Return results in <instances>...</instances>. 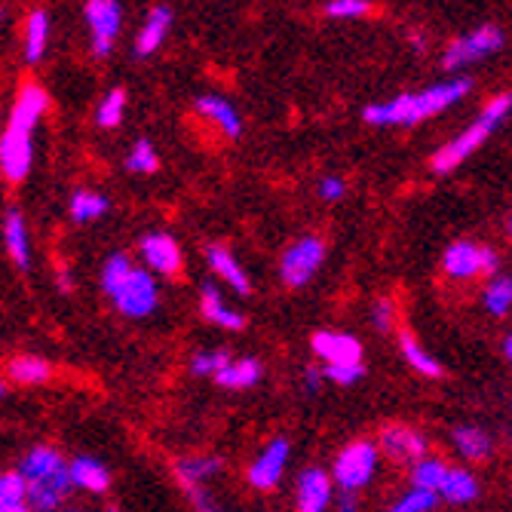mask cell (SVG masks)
Instances as JSON below:
<instances>
[{"mask_svg":"<svg viewBox=\"0 0 512 512\" xmlns=\"http://www.w3.org/2000/svg\"><path fill=\"white\" fill-rule=\"evenodd\" d=\"M470 89H473L470 77H454V80L436 83L421 92H405V96H396L393 102L368 105L362 111V117L371 126H414V123L448 111L451 105H457L463 96H467Z\"/></svg>","mask_w":512,"mask_h":512,"instance_id":"1","label":"cell"},{"mask_svg":"<svg viewBox=\"0 0 512 512\" xmlns=\"http://www.w3.org/2000/svg\"><path fill=\"white\" fill-rule=\"evenodd\" d=\"M102 289L111 298V304L129 319L151 316L160 304L157 279L145 267H135L132 258L123 252L111 255L102 264Z\"/></svg>","mask_w":512,"mask_h":512,"instance_id":"2","label":"cell"},{"mask_svg":"<svg viewBox=\"0 0 512 512\" xmlns=\"http://www.w3.org/2000/svg\"><path fill=\"white\" fill-rule=\"evenodd\" d=\"M509 105H512V102H509L506 92H503V96H494V99L485 105L482 117H479L473 126H467L457 138H451L448 145H442V148L433 154V172L448 175V172H454L463 160H470V157L488 142V135L509 117Z\"/></svg>","mask_w":512,"mask_h":512,"instance_id":"3","label":"cell"},{"mask_svg":"<svg viewBox=\"0 0 512 512\" xmlns=\"http://www.w3.org/2000/svg\"><path fill=\"white\" fill-rule=\"evenodd\" d=\"M378 460H381V451L375 442H353L335 457V467L329 476L341 491L356 494L359 488H365L371 482V476H375Z\"/></svg>","mask_w":512,"mask_h":512,"instance_id":"4","label":"cell"},{"mask_svg":"<svg viewBox=\"0 0 512 512\" xmlns=\"http://www.w3.org/2000/svg\"><path fill=\"white\" fill-rule=\"evenodd\" d=\"M322 261H325V243L319 237H301L298 243H292L283 252V261H279V276H283L286 286L301 289L316 276Z\"/></svg>","mask_w":512,"mask_h":512,"instance_id":"5","label":"cell"},{"mask_svg":"<svg viewBox=\"0 0 512 512\" xmlns=\"http://www.w3.org/2000/svg\"><path fill=\"white\" fill-rule=\"evenodd\" d=\"M500 46H503V31L494 28V25H482V28H476L473 34L454 40V43L448 46V53H445L442 65H445L448 71H460V68H467V65H473V62H482V59L494 56V53L500 50Z\"/></svg>","mask_w":512,"mask_h":512,"instance_id":"6","label":"cell"},{"mask_svg":"<svg viewBox=\"0 0 512 512\" xmlns=\"http://www.w3.org/2000/svg\"><path fill=\"white\" fill-rule=\"evenodd\" d=\"M497 252L494 249H485L479 243H470V240H460L454 246L445 249L442 255V270L451 276V279H476L482 273H491L497 270Z\"/></svg>","mask_w":512,"mask_h":512,"instance_id":"7","label":"cell"},{"mask_svg":"<svg viewBox=\"0 0 512 512\" xmlns=\"http://www.w3.org/2000/svg\"><path fill=\"white\" fill-rule=\"evenodd\" d=\"M34 129L16 126L10 123L4 138H0V175L7 181H25L31 172V160H34Z\"/></svg>","mask_w":512,"mask_h":512,"instance_id":"8","label":"cell"},{"mask_svg":"<svg viewBox=\"0 0 512 512\" xmlns=\"http://www.w3.org/2000/svg\"><path fill=\"white\" fill-rule=\"evenodd\" d=\"M83 16L89 22L92 31V50H96L99 59H105L111 53V46L120 34L123 25V10L117 0H86Z\"/></svg>","mask_w":512,"mask_h":512,"instance_id":"9","label":"cell"},{"mask_svg":"<svg viewBox=\"0 0 512 512\" xmlns=\"http://www.w3.org/2000/svg\"><path fill=\"white\" fill-rule=\"evenodd\" d=\"M289 457H292L289 439H273V442L255 457L252 467H249V473H246L249 485L258 488V491L276 488L279 479H283V473H286V467H289Z\"/></svg>","mask_w":512,"mask_h":512,"instance_id":"10","label":"cell"},{"mask_svg":"<svg viewBox=\"0 0 512 512\" xmlns=\"http://www.w3.org/2000/svg\"><path fill=\"white\" fill-rule=\"evenodd\" d=\"M332 500H335V482L325 470L310 467L298 476V482H295L298 512H325L332 506Z\"/></svg>","mask_w":512,"mask_h":512,"instance_id":"11","label":"cell"},{"mask_svg":"<svg viewBox=\"0 0 512 512\" xmlns=\"http://www.w3.org/2000/svg\"><path fill=\"white\" fill-rule=\"evenodd\" d=\"M138 249H142L145 267H151L160 276H175L184 264L181 246L169 234H145L142 243H138Z\"/></svg>","mask_w":512,"mask_h":512,"instance_id":"12","label":"cell"},{"mask_svg":"<svg viewBox=\"0 0 512 512\" xmlns=\"http://www.w3.org/2000/svg\"><path fill=\"white\" fill-rule=\"evenodd\" d=\"M381 451L393 460H421L427 457V439L424 433H417L414 427L405 424H390L381 430Z\"/></svg>","mask_w":512,"mask_h":512,"instance_id":"13","label":"cell"},{"mask_svg":"<svg viewBox=\"0 0 512 512\" xmlns=\"http://www.w3.org/2000/svg\"><path fill=\"white\" fill-rule=\"evenodd\" d=\"M313 353L325 365H356V362H362V344L344 332H316L313 335Z\"/></svg>","mask_w":512,"mask_h":512,"instance_id":"14","label":"cell"},{"mask_svg":"<svg viewBox=\"0 0 512 512\" xmlns=\"http://www.w3.org/2000/svg\"><path fill=\"white\" fill-rule=\"evenodd\" d=\"M71 494V479H68V467L43 482H31L25 503H31L34 512H59L65 506V497Z\"/></svg>","mask_w":512,"mask_h":512,"instance_id":"15","label":"cell"},{"mask_svg":"<svg viewBox=\"0 0 512 512\" xmlns=\"http://www.w3.org/2000/svg\"><path fill=\"white\" fill-rule=\"evenodd\" d=\"M206 261H209L212 273L221 279V283H224L227 289H234L237 295H249V292H252V283H249L246 270L240 267L237 255L230 252L227 246H209V249H206Z\"/></svg>","mask_w":512,"mask_h":512,"instance_id":"16","label":"cell"},{"mask_svg":"<svg viewBox=\"0 0 512 512\" xmlns=\"http://www.w3.org/2000/svg\"><path fill=\"white\" fill-rule=\"evenodd\" d=\"M200 313H203V319L218 325V329H227V332H243L246 329V316L240 310L230 307L215 286H203V292H200Z\"/></svg>","mask_w":512,"mask_h":512,"instance_id":"17","label":"cell"},{"mask_svg":"<svg viewBox=\"0 0 512 512\" xmlns=\"http://www.w3.org/2000/svg\"><path fill=\"white\" fill-rule=\"evenodd\" d=\"M169 28H172V10L163 7V4L154 7V10L148 13V19H145L142 31H138V37H135V56H138V59L154 56V53L160 50V46H163Z\"/></svg>","mask_w":512,"mask_h":512,"instance_id":"18","label":"cell"},{"mask_svg":"<svg viewBox=\"0 0 512 512\" xmlns=\"http://www.w3.org/2000/svg\"><path fill=\"white\" fill-rule=\"evenodd\" d=\"M68 479L71 488H83L89 494H105L111 488V473L102 460L96 457H77L68 463Z\"/></svg>","mask_w":512,"mask_h":512,"instance_id":"19","label":"cell"},{"mask_svg":"<svg viewBox=\"0 0 512 512\" xmlns=\"http://www.w3.org/2000/svg\"><path fill=\"white\" fill-rule=\"evenodd\" d=\"M65 467H68V463L62 460V454H59L56 448L37 445V448H31V451L22 457L19 476L25 479V485H31V482H43V479H50V476L62 473Z\"/></svg>","mask_w":512,"mask_h":512,"instance_id":"20","label":"cell"},{"mask_svg":"<svg viewBox=\"0 0 512 512\" xmlns=\"http://www.w3.org/2000/svg\"><path fill=\"white\" fill-rule=\"evenodd\" d=\"M221 473V460L215 454H191L175 460V476L184 488H206L209 479Z\"/></svg>","mask_w":512,"mask_h":512,"instance_id":"21","label":"cell"},{"mask_svg":"<svg viewBox=\"0 0 512 512\" xmlns=\"http://www.w3.org/2000/svg\"><path fill=\"white\" fill-rule=\"evenodd\" d=\"M50 108V96H46V89L37 86V83H25L19 99L13 105V114H10V123L16 126H25V129H34L40 123V117Z\"/></svg>","mask_w":512,"mask_h":512,"instance_id":"22","label":"cell"},{"mask_svg":"<svg viewBox=\"0 0 512 512\" xmlns=\"http://www.w3.org/2000/svg\"><path fill=\"white\" fill-rule=\"evenodd\" d=\"M197 111H200L203 117L215 120L218 129H221L227 138H240V132H243V117H240V111H237L234 105H230L224 96H200V99H197Z\"/></svg>","mask_w":512,"mask_h":512,"instance_id":"23","label":"cell"},{"mask_svg":"<svg viewBox=\"0 0 512 512\" xmlns=\"http://www.w3.org/2000/svg\"><path fill=\"white\" fill-rule=\"evenodd\" d=\"M4 246L7 255L16 261V267H31V243H28V227L19 209H10L4 215Z\"/></svg>","mask_w":512,"mask_h":512,"instance_id":"24","label":"cell"},{"mask_svg":"<svg viewBox=\"0 0 512 512\" xmlns=\"http://www.w3.org/2000/svg\"><path fill=\"white\" fill-rule=\"evenodd\" d=\"M399 350H402V359L417 371V375H424V378H442L445 375L442 362L421 341H417L411 332H402L399 335Z\"/></svg>","mask_w":512,"mask_h":512,"instance_id":"25","label":"cell"},{"mask_svg":"<svg viewBox=\"0 0 512 512\" xmlns=\"http://www.w3.org/2000/svg\"><path fill=\"white\" fill-rule=\"evenodd\" d=\"M258 381H261V362L258 359H230L215 375V384L224 390H249Z\"/></svg>","mask_w":512,"mask_h":512,"instance_id":"26","label":"cell"},{"mask_svg":"<svg viewBox=\"0 0 512 512\" xmlns=\"http://www.w3.org/2000/svg\"><path fill=\"white\" fill-rule=\"evenodd\" d=\"M451 442H454L457 454L467 460H488L494 451V439L482 427H454Z\"/></svg>","mask_w":512,"mask_h":512,"instance_id":"27","label":"cell"},{"mask_svg":"<svg viewBox=\"0 0 512 512\" xmlns=\"http://www.w3.org/2000/svg\"><path fill=\"white\" fill-rule=\"evenodd\" d=\"M436 497L448 500V503H473L479 497V479L467 470H448Z\"/></svg>","mask_w":512,"mask_h":512,"instance_id":"28","label":"cell"},{"mask_svg":"<svg viewBox=\"0 0 512 512\" xmlns=\"http://www.w3.org/2000/svg\"><path fill=\"white\" fill-rule=\"evenodd\" d=\"M53 375V365L40 359V356H16L10 362V378L16 384H25V387H34V384H46Z\"/></svg>","mask_w":512,"mask_h":512,"instance_id":"29","label":"cell"},{"mask_svg":"<svg viewBox=\"0 0 512 512\" xmlns=\"http://www.w3.org/2000/svg\"><path fill=\"white\" fill-rule=\"evenodd\" d=\"M46 37H50V16L43 10H34L25 25V59L34 65L46 53Z\"/></svg>","mask_w":512,"mask_h":512,"instance_id":"30","label":"cell"},{"mask_svg":"<svg viewBox=\"0 0 512 512\" xmlns=\"http://www.w3.org/2000/svg\"><path fill=\"white\" fill-rule=\"evenodd\" d=\"M448 473V463L439 460V457H421V460H414V470H411V485L414 488H421V491H430L436 494L442 479Z\"/></svg>","mask_w":512,"mask_h":512,"instance_id":"31","label":"cell"},{"mask_svg":"<svg viewBox=\"0 0 512 512\" xmlns=\"http://www.w3.org/2000/svg\"><path fill=\"white\" fill-rule=\"evenodd\" d=\"M108 209H111L108 197H102V194H96V191H77V194L71 197V218H74L77 224L96 221V218H102Z\"/></svg>","mask_w":512,"mask_h":512,"instance_id":"32","label":"cell"},{"mask_svg":"<svg viewBox=\"0 0 512 512\" xmlns=\"http://www.w3.org/2000/svg\"><path fill=\"white\" fill-rule=\"evenodd\" d=\"M485 307H488V313L497 316V319L509 313V307H512V279H509V276L491 279L488 289H485Z\"/></svg>","mask_w":512,"mask_h":512,"instance_id":"33","label":"cell"},{"mask_svg":"<svg viewBox=\"0 0 512 512\" xmlns=\"http://www.w3.org/2000/svg\"><path fill=\"white\" fill-rule=\"evenodd\" d=\"M126 169L138 172V175H151V172L160 169V157H157V151H154V145L148 142V138H138V142H135V148L126 157Z\"/></svg>","mask_w":512,"mask_h":512,"instance_id":"34","label":"cell"},{"mask_svg":"<svg viewBox=\"0 0 512 512\" xmlns=\"http://www.w3.org/2000/svg\"><path fill=\"white\" fill-rule=\"evenodd\" d=\"M28 485L19 473H0V509H19L25 506Z\"/></svg>","mask_w":512,"mask_h":512,"instance_id":"35","label":"cell"},{"mask_svg":"<svg viewBox=\"0 0 512 512\" xmlns=\"http://www.w3.org/2000/svg\"><path fill=\"white\" fill-rule=\"evenodd\" d=\"M123 111H126V92L123 89H111L108 96H105V102L99 105V126H105V129H114V126H120V120H123Z\"/></svg>","mask_w":512,"mask_h":512,"instance_id":"36","label":"cell"},{"mask_svg":"<svg viewBox=\"0 0 512 512\" xmlns=\"http://www.w3.org/2000/svg\"><path fill=\"white\" fill-rule=\"evenodd\" d=\"M230 362V353L224 350H203L191 359V371L197 378H215L218 371Z\"/></svg>","mask_w":512,"mask_h":512,"instance_id":"37","label":"cell"},{"mask_svg":"<svg viewBox=\"0 0 512 512\" xmlns=\"http://www.w3.org/2000/svg\"><path fill=\"white\" fill-rule=\"evenodd\" d=\"M436 500H439V497L430 494V491L411 488L408 494H402V497L390 506V512H433Z\"/></svg>","mask_w":512,"mask_h":512,"instance_id":"38","label":"cell"},{"mask_svg":"<svg viewBox=\"0 0 512 512\" xmlns=\"http://www.w3.org/2000/svg\"><path fill=\"white\" fill-rule=\"evenodd\" d=\"M362 375H365L362 362H356V365H322V378H329V381H335L341 387H350V384L362 381Z\"/></svg>","mask_w":512,"mask_h":512,"instance_id":"39","label":"cell"},{"mask_svg":"<svg viewBox=\"0 0 512 512\" xmlns=\"http://www.w3.org/2000/svg\"><path fill=\"white\" fill-rule=\"evenodd\" d=\"M368 10H371L368 0H329V7H325V13L332 19H359Z\"/></svg>","mask_w":512,"mask_h":512,"instance_id":"40","label":"cell"},{"mask_svg":"<svg viewBox=\"0 0 512 512\" xmlns=\"http://www.w3.org/2000/svg\"><path fill=\"white\" fill-rule=\"evenodd\" d=\"M393 322H396V307L390 298H378L371 304V325H375L378 332H390Z\"/></svg>","mask_w":512,"mask_h":512,"instance_id":"41","label":"cell"},{"mask_svg":"<svg viewBox=\"0 0 512 512\" xmlns=\"http://www.w3.org/2000/svg\"><path fill=\"white\" fill-rule=\"evenodd\" d=\"M344 194H347V181H344L341 175H325V178L319 181V197H322V200L335 203V200H341Z\"/></svg>","mask_w":512,"mask_h":512,"instance_id":"42","label":"cell"},{"mask_svg":"<svg viewBox=\"0 0 512 512\" xmlns=\"http://www.w3.org/2000/svg\"><path fill=\"white\" fill-rule=\"evenodd\" d=\"M188 497H191V503H194L197 512H230V509H224L206 488H188Z\"/></svg>","mask_w":512,"mask_h":512,"instance_id":"43","label":"cell"},{"mask_svg":"<svg viewBox=\"0 0 512 512\" xmlns=\"http://www.w3.org/2000/svg\"><path fill=\"white\" fill-rule=\"evenodd\" d=\"M322 381H325V378H322V368H307V371H304V384H307L310 393H316V390L322 387Z\"/></svg>","mask_w":512,"mask_h":512,"instance_id":"44","label":"cell"},{"mask_svg":"<svg viewBox=\"0 0 512 512\" xmlns=\"http://www.w3.org/2000/svg\"><path fill=\"white\" fill-rule=\"evenodd\" d=\"M335 506H338V512H356L359 506H356V494L353 491H341L338 494V500H335Z\"/></svg>","mask_w":512,"mask_h":512,"instance_id":"45","label":"cell"},{"mask_svg":"<svg viewBox=\"0 0 512 512\" xmlns=\"http://www.w3.org/2000/svg\"><path fill=\"white\" fill-rule=\"evenodd\" d=\"M500 350H503V359H509V356H512V338H509V335H503V344H500Z\"/></svg>","mask_w":512,"mask_h":512,"instance_id":"46","label":"cell"},{"mask_svg":"<svg viewBox=\"0 0 512 512\" xmlns=\"http://www.w3.org/2000/svg\"><path fill=\"white\" fill-rule=\"evenodd\" d=\"M59 512H89V509H83V506H62Z\"/></svg>","mask_w":512,"mask_h":512,"instance_id":"47","label":"cell"},{"mask_svg":"<svg viewBox=\"0 0 512 512\" xmlns=\"http://www.w3.org/2000/svg\"><path fill=\"white\" fill-rule=\"evenodd\" d=\"M0 512H34L31 506H19V509H0Z\"/></svg>","mask_w":512,"mask_h":512,"instance_id":"48","label":"cell"},{"mask_svg":"<svg viewBox=\"0 0 512 512\" xmlns=\"http://www.w3.org/2000/svg\"><path fill=\"white\" fill-rule=\"evenodd\" d=\"M4 396H7V384H4V381H0V399H4Z\"/></svg>","mask_w":512,"mask_h":512,"instance_id":"49","label":"cell"},{"mask_svg":"<svg viewBox=\"0 0 512 512\" xmlns=\"http://www.w3.org/2000/svg\"><path fill=\"white\" fill-rule=\"evenodd\" d=\"M108 512H120V509H108Z\"/></svg>","mask_w":512,"mask_h":512,"instance_id":"50","label":"cell"},{"mask_svg":"<svg viewBox=\"0 0 512 512\" xmlns=\"http://www.w3.org/2000/svg\"><path fill=\"white\" fill-rule=\"evenodd\" d=\"M0 16H4V13H0Z\"/></svg>","mask_w":512,"mask_h":512,"instance_id":"51","label":"cell"}]
</instances>
